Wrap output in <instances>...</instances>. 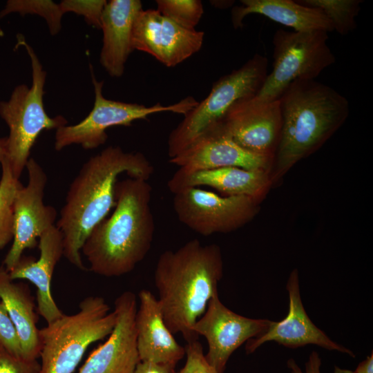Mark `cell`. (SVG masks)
<instances>
[{
  "instance_id": "cell-1",
  "label": "cell",
  "mask_w": 373,
  "mask_h": 373,
  "mask_svg": "<svg viewBox=\"0 0 373 373\" xmlns=\"http://www.w3.org/2000/svg\"><path fill=\"white\" fill-rule=\"evenodd\" d=\"M153 166L140 152H126L110 146L90 157L71 182L56 227L63 236V256L84 270L81 251L92 230L115 205V188L118 177L148 180Z\"/></svg>"
},
{
  "instance_id": "cell-2",
  "label": "cell",
  "mask_w": 373,
  "mask_h": 373,
  "mask_svg": "<svg viewBox=\"0 0 373 373\" xmlns=\"http://www.w3.org/2000/svg\"><path fill=\"white\" fill-rule=\"evenodd\" d=\"M223 262L219 246L193 239L158 258L154 283L164 322L187 342L198 340L192 327L218 292Z\"/></svg>"
},
{
  "instance_id": "cell-3",
  "label": "cell",
  "mask_w": 373,
  "mask_h": 373,
  "mask_svg": "<svg viewBox=\"0 0 373 373\" xmlns=\"http://www.w3.org/2000/svg\"><path fill=\"white\" fill-rule=\"evenodd\" d=\"M151 191L146 180L128 178L117 182L113 212L92 230L82 249L90 271L118 277L143 260L155 232Z\"/></svg>"
},
{
  "instance_id": "cell-4",
  "label": "cell",
  "mask_w": 373,
  "mask_h": 373,
  "mask_svg": "<svg viewBox=\"0 0 373 373\" xmlns=\"http://www.w3.org/2000/svg\"><path fill=\"white\" fill-rule=\"evenodd\" d=\"M281 129L274 156L272 182L318 149L345 121L350 103L333 88L315 79L291 82L278 98Z\"/></svg>"
},
{
  "instance_id": "cell-5",
  "label": "cell",
  "mask_w": 373,
  "mask_h": 373,
  "mask_svg": "<svg viewBox=\"0 0 373 373\" xmlns=\"http://www.w3.org/2000/svg\"><path fill=\"white\" fill-rule=\"evenodd\" d=\"M110 309L103 297L90 296L76 313L64 314L40 329L39 373H73L89 345L112 332L117 314Z\"/></svg>"
},
{
  "instance_id": "cell-6",
  "label": "cell",
  "mask_w": 373,
  "mask_h": 373,
  "mask_svg": "<svg viewBox=\"0 0 373 373\" xmlns=\"http://www.w3.org/2000/svg\"><path fill=\"white\" fill-rule=\"evenodd\" d=\"M18 44L24 46L32 67V86H17L9 99L0 102V116L9 128L6 153L14 177L18 180L30 159L31 149L44 130L57 129L67 125L62 115L50 117L45 111L43 97L46 73L32 47L21 36Z\"/></svg>"
},
{
  "instance_id": "cell-7",
  "label": "cell",
  "mask_w": 373,
  "mask_h": 373,
  "mask_svg": "<svg viewBox=\"0 0 373 373\" xmlns=\"http://www.w3.org/2000/svg\"><path fill=\"white\" fill-rule=\"evenodd\" d=\"M267 67V58L256 54L240 68L217 80L207 97L186 113L169 134V157L180 153L216 126L238 101L255 96L268 74Z\"/></svg>"
},
{
  "instance_id": "cell-8",
  "label": "cell",
  "mask_w": 373,
  "mask_h": 373,
  "mask_svg": "<svg viewBox=\"0 0 373 373\" xmlns=\"http://www.w3.org/2000/svg\"><path fill=\"white\" fill-rule=\"evenodd\" d=\"M327 41L328 33L323 30H276L272 39V70L254 97L275 101L294 81L315 79L336 61Z\"/></svg>"
},
{
  "instance_id": "cell-9",
  "label": "cell",
  "mask_w": 373,
  "mask_h": 373,
  "mask_svg": "<svg viewBox=\"0 0 373 373\" xmlns=\"http://www.w3.org/2000/svg\"><path fill=\"white\" fill-rule=\"evenodd\" d=\"M90 67L95 90L93 108L79 123L56 129V151H61L72 144H79L85 149H96L106 142L108 138L106 131L110 127L131 126L135 120L146 119L160 112H173L184 115L198 104L191 96L171 105L163 106L157 103L151 106L108 99L102 93L104 82L96 79L90 65Z\"/></svg>"
},
{
  "instance_id": "cell-10",
  "label": "cell",
  "mask_w": 373,
  "mask_h": 373,
  "mask_svg": "<svg viewBox=\"0 0 373 373\" xmlns=\"http://www.w3.org/2000/svg\"><path fill=\"white\" fill-rule=\"evenodd\" d=\"M173 194L178 220L204 236L244 226L256 216L259 202L247 196H222L200 187L185 188Z\"/></svg>"
},
{
  "instance_id": "cell-11",
  "label": "cell",
  "mask_w": 373,
  "mask_h": 373,
  "mask_svg": "<svg viewBox=\"0 0 373 373\" xmlns=\"http://www.w3.org/2000/svg\"><path fill=\"white\" fill-rule=\"evenodd\" d=\"M28 181L17 190L14 203V237L12 246L3 261L10 271L17 264L23 251L38 245L39 236L55 225V209L44 203L47 175L41 166L30 157L26 166Z\"/></svg>"
},
{
  "instance_id": "cell-12",
  "label": "cell",
  "mask_w": 373,
  "mask_h": 373,
  "mask_svg": "<svg viewBox=\"0 0 373 373\" xmlns=\"http://www.w3.org/2000/svg\"><path fill=\"white\" fill-rule=\"evenodd\" d=\"M271 321L254 319L239 315L222 304L218 293L208 303L203 316L192 327L203 336L208 344L206 360L218 373H224L227 363L245 342L258 337L268 329Z\"/></svg>"
},
{
  "instance_id": "cell-13",
  "label": "cell",
  "mask_w": 373,
  "mask_h": 373,
  "mask_svg": "<svg viewBox=\"0 0 373 373\" xmlns=\"http://www.w3.org/2000/svg\"><path fill=\"white\" fill-rule=\"evenodd\" d=\"M204 35L202 31L182 27L157 9H142L133 23L132 46L173 67L200 50Z\"/></svg>"
},
{
  "instance_id": "cell-14",
  "label": "cell",
  "mask_w": 373,
  "mask_h": 373,
  "mask_svg": "<svg viewBox=\"0 0 373 373\" xmlns=\"http://www.w3.org/2000/svg\"><path fill=\"white\" fill-rule=\"evenodd\" d=\"M281 123L278 99L264 102L253 96L235 103L214 127L242 148L274 158Z\"/></svg>"
},
{
  "instance_id": "cell-15",
  "label": "cell",
  "mask_w": 373,
  "mask_h": 373,
  "mask_svg": "<svg viewBox=\"0 0 373 373\" xmlns=\"http://www.w3.org/2000/svg\"><path fill=\"white\" fill-rule=\"evenodd\" d=\"M117 323L108 339L88 356L78 373H133L140 361L137 348V300L131 291L115 300Z\"/></svg>"
},
{
  "instance_id": "cell-16",
  "label": "cell",
  "mask_w": 373,
  "mask_h": 373,
  "mask_svg": "<svg viewBox=\"0 0 373 373\" xmlns=\"http://www.w3.org/2000/svg\"><path fill=\"white\" fill-rule=\"evenodd\" d=\"M274 158L249 151L213 127L169 162L184 173L223 167L269 171Z\"/></svg>"
},
{
  "instance_id": "cell-17",
  "label": "cell",
  "mask_w": 373,
  "mask_h": 373,
  "mask_svg": "<svg viewBox=\"0 0 373 373\" xmlns=\"http://www.w3.org/2000/svg\"><path fill=\"white\" fill-rule=\"evenodd\" d=\"M287 290L289 298L287 316L278 322L271 321L265 333L249 339L245 345L247 354L253 353L266 342L276 341L289 348L313 344L355 356L353 352L332 341L312 322L302 303L297 269L291 272L287 283Z\"/></svg>"
},
{
  "instance_id": "cell-18",
  "label": "cell",
  "mask_w": 373,
  "mask_h": 373,
  "mask_svg": "<svg viewBox=\"0 0 373 373\" xmlns=\"http://www.w3.org/2000/svg\"><path fill=\"white\" fill-rule=\"evenodd\" d=\"M37 246L38 259L22 256L8 272L12 280H27L35 286L37 311L49 324L64 314L57 305L50 289L55 268L64 251L62 233L56 225L39 236Z\"/></svg>"
},
{
  "instance_id": "cell-19",
  "label": "cell",
  "mask_w": 373,
  "mask_h": 373,
  "mask_svg": "<svg viewBox=\"0 0 373 373\" xmlns=\"http://www.w3.org/2000/svg\"><path fill=\"white\" fill-rule=\"evenodd\" d=\"M135 315L137 348L140 361L175 367L185 355V348L173 337L166 325L160 304L148 289L139 292Z\"/></svg>"
},
{
  "instance_id": "cell-20",
  "label": "cell",
  "mask_w": 373,
  "mask_h": 373,
  "mask_svg": "<svg viewBox=\"0 0 373 373\" xmlns=\"http://www.w3.org/2000/svg\"><path fill=\"white\" fill-rule=\"evenodd\" d=\"M140 0H111L106 2L101 18L103 32L100 63L108 75L121 77L133 52L132 30L138 13Z\"/></svg>"
},
{
  "instance_id": "cell-21",
  "label": "cell",
  "mask_w": 373,
  "mask_h": 373,
  "mask_svg": "<svg viewBox=\"0 0 373 373\" xmlns=\"http://www.w3.org/2000/svg\"><path fill=\"white\" fill-rule=\"evenodd\" d=\"M271 183L269 171L230 166L191 173L178 169L167 185L172 193L185 188L207 186L225 195H245L259 202Z\"/></svg>"
},
{
  "instance_id": "cell-22",
  "label": "cell",
  "mask_w": 373,
  "mask_h": 373,
  "mask_svg": "<svg viewBox=\"0 0 373 373\" xmlns=\"http://www.w3.org/2000/svg\"><path fill=\"white\" fill-rule=\"evenodd\" d=\"M241 6L231 10L234 28L243 26L245 17L250 14L263 15L289 27L294 31H334L333 26L320 9L306 6L292 0H241Z\"/></svg>"
},
{
  "instance_id": "cell-23",
  "label": "cell",
  "mask_w": 373,
  "mask_h": 373,
  "mask_svg": "<svg viewBox=\"0 0 373 373\" xmlns=\"http://www.w3.org/2000/svg\"><path fill=\"white\" fill-rule=\"evenodd\" d=\"M0 300L17 329L23 359L37 360L41 341L33 298L27 285L14 283L3 265L0 267Z\"/></svg>"
},
{
  "instance_id": "cell-24",
  "label": "cell",
  "mask_w": 373,
  "mask_h": 373,
  "mask_svg": "<svg viewBox=\"0 0 373 373\" xmlns=\"http://www.w3.org/2000/svg\"><path fill=\"white\" fill-rule=\"evenodd\" d=\"M302 5L320 9L330 21L334 30L346 35L356 28V17L361 10V0H299Z\"/></svg>"
},
{
  "instance_id": "cell-25",
  "label": "cell",
  "mask_w": 373,
  "mask_h": 373,
  "mask_svg": "<svg viewBox=\"0 0 373 373\" xmlns=\"http://www.w3.org/2000/svg\"><path fill=\"white\" fill-rule=\"evenodd\" d=\"M0 180V249H3L14 237L13 203L21 182L15 178L10 165L3 159Z\"/></svg>"
},
{
  "instance_id": "cell-26",
  "label": "cell",
  "mask_w": 373,
  "mask_h": 373,
  "mask_svg": "<svg viewBox=\"0 0 373 373\" xmlns=\"http://www.w3.org/2000/svg\"><path fill=\"white\" fill-rule=\"evenodd\" d=\"M11 12H19L21 15H38L42 17L46 21L52 35L59 32L61 19L64 15L60 4L50 0H10L0 12V17Z\"/></svg>"
},
{
  "instance_id": "cell-27",
  "label": "cell",
  "mask_w": 373,
  "mask_h": 373,
  "mask_svg": "<svg viewBox=\"0 0 373 373\" xmlns=\"http://www.w3.org/2000/svg\"><path fill=\"white\" fill-rule=\"evenodd\" d=\"M157 10L164 17L187 29H195L203 13L200 0H157Z\"/></svg>"
},
{
  "instance_id": "cell-28",
  "label": "cell",
  "mask_w": 373,
  "mask_h": 373,
  "mask_svg": "<svg viewBox=\"0 0 373 373\" xmlns=\"http://www.w3.org/2000/svg\"><path fill=\"white\" fill-rule=\"evenodd\" d=\"M106 2V0H64L59 4L64 14L73 12L83 16L88 24L100 29L102 15Z\"/></svg>"
},
{
  "instance_id": "cell-29",
  "label": "cell",
  "mask_w": 373,
  "mask_h": 373,
  "mask_svg": "<svg viewBox=\"0 0 373 373\" xmlns=\"http://www.w3.org/2000/svg\"><path fill=\"white\" fill-rule=\"evenodd\" d=\"M0 347L11 355L23 358L21 343L17 329L2 302L0 300Z\"/></svg>"
},
{
  "instance_id": "cell-30",
  "label": "cell",
  "mask_w": 373,
  "mask_h": 373,
  "mask_svg": "<svg viewBox=\"0 0 373 373\" xmlns=\"http://www.w3.org/2000/svg\"><path fill=\"white\" fill-rule=\"evenodd\" d=\"M184 348L186 363L184 367L175 373H218L206 360L202 346L198 340L187 343Z\"/></svg>"
},
{
  "instance_id": "cell-31",
  "label": "cell",
  "mask_w": 373,
  "mask_h": 373,
  "mask_svg": "<svg viewBox=\"0 0 373 373\" xmlns=\"http://www.w3.org/2000/svg\"><path fill=\"white\" fill-rule=\"evenodd\" d=\"M39 371L40 364L37 360L17 358L0 347V373H39Z\"/></svg>"
},
{
  "instance_id": "cell-32",
  "label": "cell",
  "mask_w": 373,
  "mask_h": 373,
  "mask_svg": "<svg viewBox=\"0 0 373 373\" xmlns=\"http://www.w3.org/2000/svg\"><path fill=\"white\" fill-rule=\"evenodd\" d=\"M287 367L291 373H321V359L318 354L313 351L305 363V371L303 372L293 358L287 361Z\"/></svg>"
},
{
  "instance_id": "cell-33",
  "label": "cell",
  "mask_w": 373,
  "mask_h": 373,
  "mask_svg": "<svg viewBox=\"0 0 373 373\" xmlns=\"http://www.w3.org/2000/svg\"><path fill=\"white\" fill-rule=\"evenodd\" d=\"M174 366L150 361H140L133 373H175Z\"/></svg>"
},
{
  "instance_id": "cell-34",
  "label": "cell",
  "mask_w": 373,
  "mask_h": 373,
  "mask_svg": "<svg viewBox=\"0 0 373 373\" xmlns=\"http://www.w3.org/2000/svg\"><path fill=\"white\" fill-rule=\"evenodd\" d=\"M355 373H373V354L361 362L356 368Z\"/></svg>"
},
{
  "instance_id": "cell-35",
  "label": "cell",
  "mask_w": 373,
  "mask_h": 373,
  "mask_svg": "<svg viewBox=\"0 0 373 373\" xmlns=\"http://www.w3.org/2000/svg\"><path fill=\"white\" fill-rule=\"evenodd\" d=\"M7 138H0V165L4 159L6 153Z\"/></svg>"
},
{
  "instance_id": "cell-36",
  "label": "cell",
  "mask_w": 373,
  "mask_h": 373,
  "mask_svg": "<svg viewBox=\"0 0 373 373\" xmlns=\"http://www.w3.org/2000/svg\"><path fill=\"white\" fill-rule=\"evenodd\" d=\"M334 373H355V372L350 370L342 369L338 366H335Z\"/></svg>"
}]
</instances>
